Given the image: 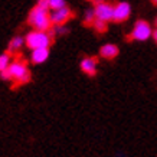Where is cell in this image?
I'll list each match as a JSON object with an SVG mask.
<instances>
[{"label": "cell", "mask_w": 157, "mask_h": 157, "mask_svg": "<svg viewBox=\"0 0 157 157\" xmlns=\"http://www.w3.org/2000/svg\"><path fill=\"white\" fill-rule=\"evenodd\" d=\"M55 39V30L51 29L49 32H38V30H32L26 35L25 38V45L29 49H49L51 43Z\"/></svg>", "instance_id": "6da1fadb"}, {"label": "cell", "mask_w": 157, "mask_h": 157, "mask_svg": "<svg viewBox=\"0 0 157 157\" xmlns=\"http://www.w3.org/2000/svg\"><path fill=\"white\" fill-rule=\"evenodd\" d=\"M28 23L33 28V30H38V32H49L53 26L52 20H51V13L48 10L39 9L38 6H35L29 12Z\"/></svg>", "instance_id": "7a4b0ae2"}, {"label": "cell", "mask_w": 157, "mask_h": 157, "mask_svg": "<svg viewBox=\"0 0 157 157\" xmlns=\"http://www.w3.org/2000/svg\"><path fill=\"white\" fill-rule=\"evenodd\" d=\"M7 71L10 74L12 81L14 82V86L25 85V84H28L30 81V71L28 69V62L22 59V58H17V59L12 61Z\"/></svg>", "instance_id": "3957f363"}, {"label": "cell", "mask_w": 157, "mask_h": 157, "mask_svg": "<svg viewBox=\"0 0 157 157\" xmlns=\"http://www.w3.org/2000/svg\"><path fill=\"white\" fill-rule=\"evenodd\" d=\"M151 35H153V30H151L150 23L143 19H140L136 22V25H134V28H133V32L127 36V39H128V40L143 42V40H147Z\"/></svg>", "instance_id": "277c9868"}, {"label": "cell", "mask_w": 157, "mask_h": 157, "mask_svg": "<svg viewBox=\"0 0 157 157\" xmlns=\"http://www.w3.org/2000/svg\"><path fill=\"white\" fill-rule=\"evenodd\" d=\"M94 13L98 20L107 22L113 20V14H114V5H111L108 2H101L98 5H94Z\"/></svg>", "instance_id": "5b68a950"}, {"label": "cell", "mask_w": 157, "mask_h": 157, "mask_svg": "<svg viewBox=\"0 0 157 157\" xmlns=\"http://www.w3.org/2000/svg\"><path fill=\"white\" fill-rule=\"evenodd\" d=\"M131 14V6L127 2H118L114 5V14H113V22L121 23L130 17Z\"/></svg>", "instance_id": "8992f818"}, {"label": "cell", "mask_w": 157, "mask_h": 157, "mask_svg": "<svg viewBox=\"0 0 157 157\" xmlns=\"http://www.w3.org/2000/svg\"><path fill=\"white\" fill-rule=\"evenodd\" d=\"M72 17H74V12L69 7H63V9L51 13V20H52L53 26H65V23Z\"/></svg>", "instance_id": "52a82bcc"}, {"label": "cell", "mask_w": 157, "mask_h": 157, "mask_svg": "<svg viewBox=\"0 0 157 157\" xmlns=\"http://www.w3.org/2000/svg\"><path fill=\"white\" fill-rule=\"evenodd\" d=\"M97 67H98V58L97 56H86L81 61V69L84 74L88 76H94L97 74Z\"/></svg>", "instance_id": "ba28073f"}, {"label": "cell", "mask_w": 157, "mask_h": 157, "mask_svg": "<svg viewBox=\"0 0 157 157\" xmlns=\"http://www.w3.org/2000/svg\"><path fill=\"white\" fill-rule=\"evenodd\" d=\"M118 53H120V49L117 45H114V43L104 45V46H101V49H100V56L107 59V61L115 59V58L118 56Z\"/></svg>", "instance_id": "9c48e42d"}, {"label": "cell", "mask_w": 157, "mask_h": 157, "mask_svg": "<svg viewBox=\"0 0 157 157\" xmlns=\"http://www.w3.org/2000/svg\"><path fill=\"white\" fill-rule=\"evenodd\" d=\"M49 58V49H35L32 51L30 59L33 63H43Z\"/></svg>", "instance_id": "30bf717a"}, {"label": "cell", "mask_w": 157, "mask_h": 157, "mask_svg": "<svg viewBox=\"0 0 157 157\" xmlns=\"http://www.w3.org/2000/svg\"><path fill=\"white\" fill-rule=\"evenodd\" d=\"M25 45V38L22 36H14L9 43V48H7V53H14V52H19L20 48Z\"/></svg>", "instance_id": "8fae6325"}, {"label": "cell", "mask_w": 157, "mask_h": 157, "mask_svg": "<svg viewBox=\"0 0 157 157\" xmlns=\"http://www.w3.org/2000/svg\"><path fill=\"white\" fill-rule=\"evenodd\" d=\"M95 13H94V9H90L86 10L85 14H84V25L85 26H94V23H95Z\"/></svg>", "instance_id": "7c38bea8"}, {"label": "cell", "mask_w": 157, "mask_h": 157, "mask_svg": "<svg viewBox=\"0 0 157 157\" xmlns=\"http://www.w3.org/2000/svg\"><path fill=\"white\" fill-rule=\"evenodd\" d=\"M10 63H12V61H10V53L5 52L0 55V72L6 71L7 68L10 67Z\"/></svg>", "instance_id": "4fadbf2b"}, {"label": "cell", "mask_w": 157, "mask_h": 157, "mask_svg": "<svg viewBox=\"0 0 157 157\" xmlns=\"http://www.w3.org/2000/svg\"><path fill=\"white\" fill-rule=\"evenodd\" d=\"M92 28L95 29L98 33H105V32H107V29H108V25H107V22H102V20H98V19H97Z\"/></svg>", "instance_id": "5bb4252c"}, {"label": "cell", "mask_w": 157, "mask_h": 157, "mask_svg": "<svg viewBox=\"0 0 157 157\" xmlns=\"http://www.w3.org/2000/svg\"><path fill=\"white\" fill-rule=\"evenodd\" d=\"M63 7H67L65 0H51V10L56 12V10H61Z\"/></svg>", "instance_id": "9a60e30c"}, {"label": "cell", "mask_w": 157, "mask_h": 157, "mask_svg": "<svg viewBox=\"0 0 157 157\" xmlns=\"http://www.w3.org/2000/svg\"><path fill=\"white\" fill-rule=\"evenodd\" d=\"M39 9L42 10H51V0H38V3H36Z\"/></svg>", "instance_id": "2e32d148"}, {"label": "cell", "mask_w": 157, "mask_h": 157, "mask_svg": "<svg viewBox=\"0 0 157 157\" xmlns=\"http://www.w3.org/2000/svg\"><path fill=\"white\" fill-rule=\"evenodd\" d=\"M53 30H55V33H59V35H63L67 32L65 26H53Z\"/></svg>", "instance_id": "e0dca14e"}, {"label": "cell", "mask_w": 157, "mask_h": 157, "mask_svg": "<svg viewBox=\"0 0 157 157\" xmlns=\"http://www.w3.org/2000/svg\"><path fill=\"white\" fill-rule=\"evenodd\" d=\"M0 78H2V79H5V81H10V79H12L7 69H6V71H3V72H0Z\"/></svg>", "instance_id": "ac0fdd59"}, {"label": "cell", "mask_w": 157, "mask_h": 157, "mask_svg": "<svg viewBox=\"0 0 157 157\" xmlns=\"http://www.w3.org/2000/svg\"><path fill=\"white\" fill-rule=\"evenodd\" d=\"M151 36H153V39H154V42L157 43V29H156V30H153V35H151Z\"/></svg>", "instance_id": "d6986e66"}, {"label": "cell", "mask_w": 157, "mask_h": 157, "mask_svg": "<svg viewBox=\"0 0 157 157\" xmlns=\"http://www.w3.org/2000/svg\"><path fill=\"white\" fill-rule=\"evenodd\" d=\"M90 2H92L94 5H98V3H101V2H105V0H90Z\"/></svg>", "instance_id": "ffe728a7"}, {"label": "cell", "mask_w": 157, "mask_h": 157, "mask_svg": "<svg viewBox=\"0 0 157 157\" xmlns=\"http://www.w3.org/2000/svg\"><path fill=\"white\" fill-rule=\"evenodd\" d=\"M151 3H153V5H156V6H157V0H151Z\"/></svg>", "instance_id": "44dd1931"}, {"label": "cell", "mask_w": 157, "mask_h": 157, "mask_svg": "<svg viewBox=\"0 0 157 157\" xmlns=\"http://www.w3.org/2000/svg\"><path fill=\"white\" fill-rule=\"evenodd\" d=\"M154 22H156V26H157V17H156V20H154Z\"/></svg>", "instance_id": "7402d4cb"}]
</instances>
